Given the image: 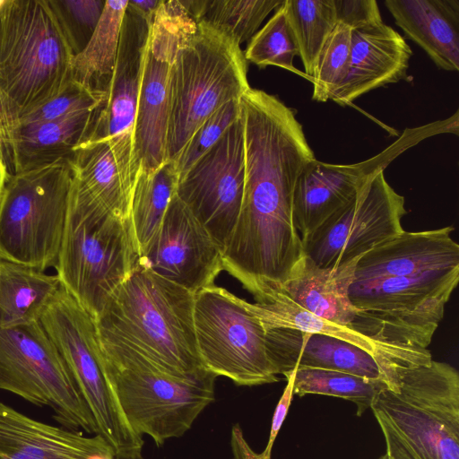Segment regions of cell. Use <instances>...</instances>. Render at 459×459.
Listing matches in <instances>:
<instances>
[{
  "mask_svg": "<svg viewBox=\"0 0 459 459\" xmlns=\"http://www.w3.org/2000/svg\"><path fill=\"white\" fill-rule=\"evenodd\" d=\"M453 231V226L424 231L403 230L385 240L357 261L351 286L459 266V245L451 237Z\"/></svg>",
  "mask_w": 459,
  "mask_h": 459,
  "instance_id": "19",
  "label": "cell"
},
{
  "mask_svg": "<svg viewBox=\"0 0 459 459\" xmlns=\"http://www.w3.org/2000/svg\"><path fill=\"white\" fill-rule=\"evenodd\" d=\"M250 88L240 46L222 32L196 23L170 69L166 138L174 161L196 129L226 103Z\"/></svg>",
  "mask_w": 459,
  "mask_h": 459,
  "instance_id": "5",
  "label": "cell"
},
{
  "mask_svg": "<svg viewBox=\"0 0 459 459\" xmlns=\"http://www.w3.org/2000/svg\"><path fill=\"white\" fill-rule=\"evenodd\" d=\"M370 409L388 459H459V374L450 364L400 368Z\"/></svg>",
  "mask_w": 459,
  "mask_h": 459,
  "instance_id": "3",
  "label": "cell"
},
{
  "mask_svg": "<svg viewBox=\"0 0 459 459\" xmlns=\"http://www.w3.org/2000/svg\"><path fill=\"white\" fill-rule=\"evenodd\" d=\"M0 155H1L2 157H4V160H5V161H6V159H5L4 155L3 154V152H2L1 151H0ZM6 163H7V162H6Z\"/></svg>",
  "mask_w": 459,
  "mask_h": 459,
  "instance_id": "45",
  "label": "cell"
},
{
  "mask_svg": "<svg viewBox=\"0 0 459 459\" xmlns=\"http://www.w3.org/2000/svg\"><path fill=\"white\" fill-rule=\"evenodd\" d=\"M0 151L3 152V154L4 155V157L6 159L5 140H4V133L2 130L1 124H0ZM6 162H7V160H6Z\"/></svg>",
  "mask_w": 459,
  "mask_h": 459,
  "instance_id": "43",
  "label": "cell"
},
{
  "mask_svg": "<svg viewBox=\"0 0 459 459\" xmlns=\"http://www.w3.org/2000/svg\"><path fill=\"white\" fill-rule=\"evenodd\" d=\"M10 174L7 163L4 157L0 155V198L3 194L6 180Z\"/></svg>",
  "mask_w": 459,
  "mask_h": 459,
  "instance_id": "42",
  "label": "cell"
},
{
  "mask_svg": "<svg viewBox=\"0 0 459 459\" xmlns=\"http://www.w3.org/2000/svg\"><path fill=\"white\" fill-rule=\"evenodd\" d=\"M351 48V29L337 23L325 40L318 56L310 82L312 100L325 102L347 76Z\"/></svg>",
  "mask_w": 459,
  "mask_h": 459,
  "instance_id": "34",
  "label": "cell"
},
{
  "mask_svg": "<svg viewBox=\"0 0 459 459\" xmlns=\"http://www.w3.org/2000/svg\"><path fill=\"white\" fill-rule=\"evenodd\" d=\"M411 55L405 39L384 22L351 30L350 68L330 100L348 106L372 90L404 80Z\"/></svg>",
  "mask_w": 459,
  "mask_h": 459,
  "instance_id": "20",
  "label": "cell"
},
{
  "mask_svg": "<svg viewBox=\"0 0 459 459\" xmlns=\"http://www.w3.org/2000/svg\"><path fill=\"white\" fill-rule=\"evenodd\" d=\"M244 185L245 145L240 114L215 144L178 178L176 189V195L222 252L238 221Z\"/></svg>",
  "mask_w": 459,
  "mask_h": 459,
  "instance_id": "14",
  "label": "cell"
},
{
  "mask_svg": "<svg viewBox=\"0 0 459 459\" xmlns=\"http://www.w3.org/2000/svg\"><path fill=\"white\" fill-rule=\"evenodd\" d=\"M195 27L180 0H162L151 22L134 134L139 172H152L167 160L170 69L180 46Z\"/></svg>",
  "mask_w": 459,
  "mask_h": 459,
  "instance_id": "12",
  "label": "cell"
},
{
  "mask_svg": "<svg viewBox=\"0 0 459 459\" xmlns=\"http://www.w3.org/2000/svg\"><path fill=\"white\" fill-rule=\"evenodd\" d=\"M0 390L49 407L63 428L99 435L86 401L39 321L0 328Z\"/></svg>",
  "mask_w": 459,
  "mask_h": 459,
  "instance_id": "9",
  "label": "cell"
},
{
  "mask_svg": "<svg viewBox=\"0 0 459 459\" xmlns=\"http://www.w3.org/2000/svg\"><path fill=\"white\" fill-rule=\"evenodd\" d=\"M60 286L56 274L0 259V328L39 321Z\"/></svg>",
  "mask_w": 459,
  "mask_h": 459,
  "instance_id": "27",
  "label": "cell"
},
{
  "mask_svg": "<svg viewBox=\"0 0 459 459\" xmlns=\"http://www.w3.org/2000/svg\"><path fill=\"white\" fill-rule=\"evenodd\" d=\"M450 132L448 119L436 121L405 129L386 149L358 163L332 164L316 158L307 162L297 179L293 194V220L301 241L349 203L373 174L384 170L404 151L429 136Z\"/></svg>",
  "mask_w": 459,
  "mask_h": 459,
  "instance_id": "15",
  "label": "cell"
},
{
  "mask_svg": "<svg viewBox=\"0 0 459 459\" xmlns=\"http://www.w3.org/2000/svg\"><path fill=\"white\" fill-rule=\"evenodd\" d=\"M0 459H117L100 435L36 420L0 403Z\"/></svg>",
  "mask_w": 459,
  "mask_h": 459,
  "instance_id": "21",
  "label": "cell"
},
{
  "mask_svg": "<svg viewBox=\"0 0 459 459\" xmlns=\"http://www.w3.org/2000/svg\"><path fill=\"white\" fill-rule=\"evenodd\" d=\"M151 22L128 2L113 74L103 101L93 112L84 142L112 140L134 147L140 82Z\"/></svg>",
  "mask_w": 459,
  "mask_h": 459,
  "instance_id": "18",
  "label": "cell"
},
{
  "mask_svg": "<svg viewBox=\"0 0 459 459\" xmlns=\"http://www.w3.org/2000/svg\"><path fill=\"white\" fill-rule=\"evenodd\" d=\"M104 97L105 94L91 91L72 80L60 94L26 116L17 127L56 120L82 110L96 109Z\"/></svg>",
  "mask_w": 459,
  "mask_h": 459,
  "instance_id": "37",
  "label": "cell"
},
{
  "mask_svg": "<svg viewBox=\"0 0 459 459\" xmlns=\"http://www.w3.org/2000/svg\"><path fill=\"white\" fill-rule=\"evenodd\" d=\"M138 262L194 294L223 270L221 247L176 194Z\"/></svg>",
  "mask_w": 459,
  "mask_h": 459,
  "instance_id": "17",
  "label": "cell"
},
{
  "mask_svg": "<svg viewBox=\"0 0 459 459\" xmlns=\"http://www.w3.org/2000/svg\"><path fill=\"white\" fill-rule=\"evenodd\" d=\"M178 173L174 161L166 160L150 173L139 172L134 187L130 221L139 255L160 230L176 194Z\"/></svg>",
  "mask_w": 459,
  "mask_h": 459,
  "instance_id": "29",
  "label": "cell"
},
{
  "mask_svg": "<svg viewBox=\"0 0 459 459\" xmlns=\"http://www.w3.org/2000/svg\"><path fill=\"white\" fill-rule=\"evenodd\" d=\"M293 394H322L342 398L352 402L357 416L370 409L375 395L386 383L382 379H368L353 374L313 368L293 369Z\"/></svg>",
  "mask_w": 459,
  "mask_h": 459,
  "instance_id": "32",
  "label": "cell"
},
{
  "mask_svg": "<svg viewBox=\"0 0 459 459\" xmlns=\"http://www.w3.org/2000/svg\"><path fill=\"white\" fill-rule=\"evenodd\" d=\"M337 22L353 30L383 23L375 0H333Z\"/></svg>",
  "mask_w": 459,
  "mask_h": 459,
  "instance_id": "38",
  "label": "cell"
},
{
  "mask_svg": "<svg viewBox=\"0 0 459 459\" xmlns=\"http://www.w3.org/2000/svg\"><path fill=\"white\" fill-rule=\"evenodd\" d=\"M378 459H388V457L385 455H384L381 457H379Z\"/></svg>",
  "mask_w": 459,
  "mask_h": 459,
  "instance_id": "44",
  "label": "cell"
},
{
  "mask_svg": "<svg viewBox=\"0 0 459 459\" xmlns=\"http://www.w3.org/2000/svg\"><path fill=\"white\" fill-rule=\"evenodd\" d=\"M248 306L264 330L290 328L307 333L325 334L351 342L377 360L382 377L390 382L400 368L427 365L421 359L388 347L348 325L319 317L295 303L284 291H272Z\"/></svg>",
  "mask_w": 459,
  "mask_h": 459,
  "instance_id": "23",
  "label": "cell"
},
{
  "mask_svg": "<svg viewBox=\"0 0 459 459\" xmlns=\"http://www.w3.org/2000/svg\"><path fill=\"white\" fill-rule=\"evenodd\" d=\"M397 26L439 68L459 70L458 0H385Z\"/></svg>",
  "mask_w": 459,
  "mask_h": 459,
  "instance_id": "24",
  "label": "cell"
},
{
  "mask_svg": "<svg viewBox=\"0 0 459 459\" xmlns=\"http://www.w3.org/2000/svg\"><path fill=\"white\" fill-rule=\"evenodd\" d=\"M285 378L287 379V385L284 388V391L275 407L273 420H272V425L270 429V435H269V440L267 443V446L264 452L271 455L272 448L274 443V440L277 437V434L279 430L281 428V425L286 418V415L288 413L292 397H293V374L292 372L289 373L285 376Z\"/></svg>",
  "mask_w": 459,
  "mask_h": 459,
  "instance_id": "39",
  "label": "cell"
},
{
  "mask_svg": "<svg viewBox=\"0 0 459 459\" xmlns=\"http://www.w3.org/2000/svg\"><path fill=\"white\" fill-rule=\"evenodd\" d=\"M39 322L64 359L117 459H142L143 437L127 423L101 364L94 318L61 285Z\"/></svg>",
  "mask_w": 459,
  "mask_h": 459,
  "instance_id": "8",
  "label": "cell"
},
{
  "mask_svg": "<svg viewBox=\"0 0 459 459\" xmlns=\"http://www.w3.org/2000/svg\"><path fill=\"white\" fill-rule=\"evenodd\" d=\"M359 259L331 269L320 267L304 255L281 290L315 316L351 327L358 311L349 290Z\"/></svg>",
  "mask_w": 459,
  "mask_h": 459,
  "instance_id": "26",
  "label": "cell"
},
{
  "mask_svg": "<svg viewBox=\"0 0 459 459\" xmlns=\"http://www.w3.org/2000/svg\"><path fill=\"white\" fill-rule=\"evenodd\" d=\"M283 6L304 66V74L310 81L320 51L338 23L334 1L284 0Z\"/></svg>",
  "mask_w": 459,
  "mask_h": 459,
  "instance_id": "31",
  "label": "cell"
},
{
  "mask_svg": "<svg viewBox=\"0 0 459 459\" xmlns=\"http://www.w3.org/2000/svg\"><path fill=\"white\" fill-rule=\"evenodd\" d=\"M67 36L74 55L89 42L103 12V0H48Z\"/></svg>",
  "mask_w": 459,
  "mask_h": 459,
  "instance_id": "35",
  "label": "cell"
},
{
  "mask_svg": "<svg viewBox=\"0 0 459 459\" xmlns=\"http://www.w3.org/2000/svg\"><path fill=\"white\" fill-rule=\"evenodd\" d=\"M95 109L82 110L56 120L16 127L7 143V166L22 172L70 160L89 134Z\"/></svg>",
  "mask_w": 459,
  "mask_h": 459,
  "instance_id": "25",
  "label": "cell"
},
{
  "mask_svg": "<svg viewBox=\"0 0 459 459\" xmlns=\"http://www.w3.org/2000/svg\"><path fill=\"white\" fill-rule=\"evenodd\" d=\"M283 1L185 0L182 4L196 23L222 32L240 46L249 41L267 15Z\"/></svg>",
  "mask_w": 459,
  "mask_h": 459,
  "instance_id": "30",
  "label": "cell"
},
{
  "mask_svg": "<svg viewBox=\"0 0 459 459\" xmlns=\"http://www.w3.org/2000/svg\"><path fill=\"white\" fill-rule=\"evenodd\" d=\"M71 178L69 160L9 174L0 198V259L39 271L56 265Z\"/></svg>",
  "mask_w": 459,
  "mask_h": 459,
  "instance_id": "7",
  "label": "cell"
},
{
  "mask_svg": "<svg viewBox=\"0 0 459 459\" xmlns=\"http://www.w3.org/2000/svg\"><path fill=\"white\" fill-rule=\"evenodd\" d=\"M240 117V102L226 103L208 117L192 134L174 160L178 178L197 161Z\"/></svg>",
  "mask_w": 459,
  "mask_h": 459,
  "instance_id": "36",
  "label": "cell"
},
{
  "mask_svg": "<svg viewBox=\"0 0 459 459\" xmlns=\"http://www.w3.org/2000/svg\"><path fill=\"white\" fill-rule=\"evenodd\" d=\"M138 259L130 218L68 213L54 267L61 285L95 320Z\"/></svg>",
  "mask_w": 459,
  "mask_h": 459,
  "instance_id": "11",
  "label": "cell"
},
{
  "mask_svg": "<svg viewBox=\"0 0 459 459\" xmlns=\"http://www.w3.org/2000/svg\"><path fill=\"white\" fill-rule=\"evenodd\" d=\"M194 300V293L137 262L95 319L98 334L134 348L174 376H204L210 372L197 351Z\"/></svg>",
  "mask_w": 459,
  "mask_h": 459,
  "instance_id": "1",
  "label": "cell"
},
{
  "mask_svg": "<svg viewBox=\"0 0 459 459\" xmlns=\"http://www.w3.org/2000/svg\"><path fill=\"white\" fill-rule=\"evenodd\" d=\"M128 2L136 11H138L142 15H143L149 22H152L162 0H128Z\"/></svg>",
  "mask_w": 459,
  "mask_h": 459,
  "instance_id": "41",
  "label": "cell"
},
{
  "mask_svg": "<svg viewBox=\"0 0 459 459\" xmlns=\"http://www.w3.org/2000/svg\"><path fill=\"white\" fill-rule=\"evenodd\" d=\"M264 331L267 352L278 375L285 377L297 368H313L384 380L374 357L351 342L290 328Z\"/></svg>",
  "mask_w": 459,
  "mask_h": 459,
  "instance_id": "22",
  "label": "cell"
},
{
  "mask_svg": "<svg viewBox=\"0 0 459 459\" xmlns=\"http://www.w3.org/2000/svg\"><path fill=\"white\" fill-rule=\"evenodd\" d=\"M230 444L235 459H271V455H266L264 452L257 454L253 451L244 438L243 432L238 424L232 427Z\"/></svg>",
  "mask_w": 459,
  "mask_h": 459,
  "instance_id": "40",
  "label": "cell"
},
{
  "mask_svg": "<svg viewBox=\"0 0 459 459\" xmlns=\"http://www.w3.org/2000/svg\"><path fill=\"white\" fill-rule=\"evenodd\" d=\"M404 197L373 174L352 199L302 240L304 255L323 268H336L360 258L377 245L404 230Z\"/></svg>",
  "mask_w": 459,
  "mask_h": 459,
  "instance_id": "13",
  "label": "cell"
},
{
  "mask_svg": "<svg viewBox=\"0 0 459 459\" xmlns=\"http://www.w3.org/2000/svg\"><path fill=\"white\" fill-rule=\"evenodd\" d=\"M99 344L104 373L127 423L158 446L183 436L214 401L212 373L179 377L123 342L99 336Z\"/></svg>",
  "mask_w": 459,
  "mask_h": 459,
  "instance_id": "4",
  "label": "cell"
},
{
  "mask_svg": "<svg viewBox=\"0 0 459 459\" xmlns=\"http://www.w3.org/2000/svg\"><path fill=\"white\" fill-rule=\"evenodd\" d=\"M459 281V266L351 286L357 309L351 327L388 347L431 360L428 350Z\"/></svg>",
  "mask_w": 459,
  "mask_h": 459,
  "instance_id": "6",
  "label": "cell"
},
{
  "mask_svg": "<svg viewBox=\"0 0 459 459\" xmlns=\"http://www.w3.org/2000/svg\"><path fill=\"white\" fill-rule=\"evenodd\" d=\"M296 56H299L297 43L282 3L265 25L249 39L244 56L246 61L260 68L278 66L307 78L293 65Z\"/></svg>",
  "mask_w": 459,
  "mask_h": 459,
  "instance_id": "33",
  "label": "cell"
},
{
  "mask_svg": "<svg viewBox=\"0 0 459 459\" xmlns=\"http://www.w3.org/2000/svg\"><path fill=\"white\" fill-rule=\"evenodd\" d=\"M194 327L202 365L216 377L247 386L279 381L265 331L248 301L209 285L195 294Z\"/></svg>",
  "mask_w": 459,
  "mask_h": 459,
  "instance_id": "10",
  "label": "cell"
},
{
  "mask_svg": "<svg viewBox=\"0 0 459 459\" xmlns=\"http://www.w3.org/2000/svg\"><path fill=\"white\" fill-rule=\"evenodd\" d=\"M68 212L80 217L130 218L138 175L134 149L117 141L84 142L69 160Z\"/></svg>",
  "mask_w": 459,
  "mask_h": 459,
  "instance_id": "16",
  "label": "cell"
},
{
  "mask_svg": "<svg viewBox=\"0 0 459 459\" xmlns=\"http://www.w3.org/2000/svg\"><path fill=\"white\" fill-rule=\"evenodd\" d=\"M127 4L128 0L106 1L89 42L73 58V80L91 91L106 94L115 68Z\"/></svg>",
  "mask_w": 459,
  "mask_h": 459,
  "instance_id": "28",
  "label": "cell"
},
{
  "mask_svg": "<svg viewBox=\"0 0 459 459\" xmlns=\"http://www.w3.org/2000/svg\"><path fill=\"white\" fill-rule=\"evenodd\" d=\"M74 56L48 0H4L0 7V124L6 153L8 138L20 121L73 80Z\"/></svg>",
  "mask_w": 459,
  "mask_h": 459,
  "instance_id": "2",
  "label": "cell"
}]
</instances>
